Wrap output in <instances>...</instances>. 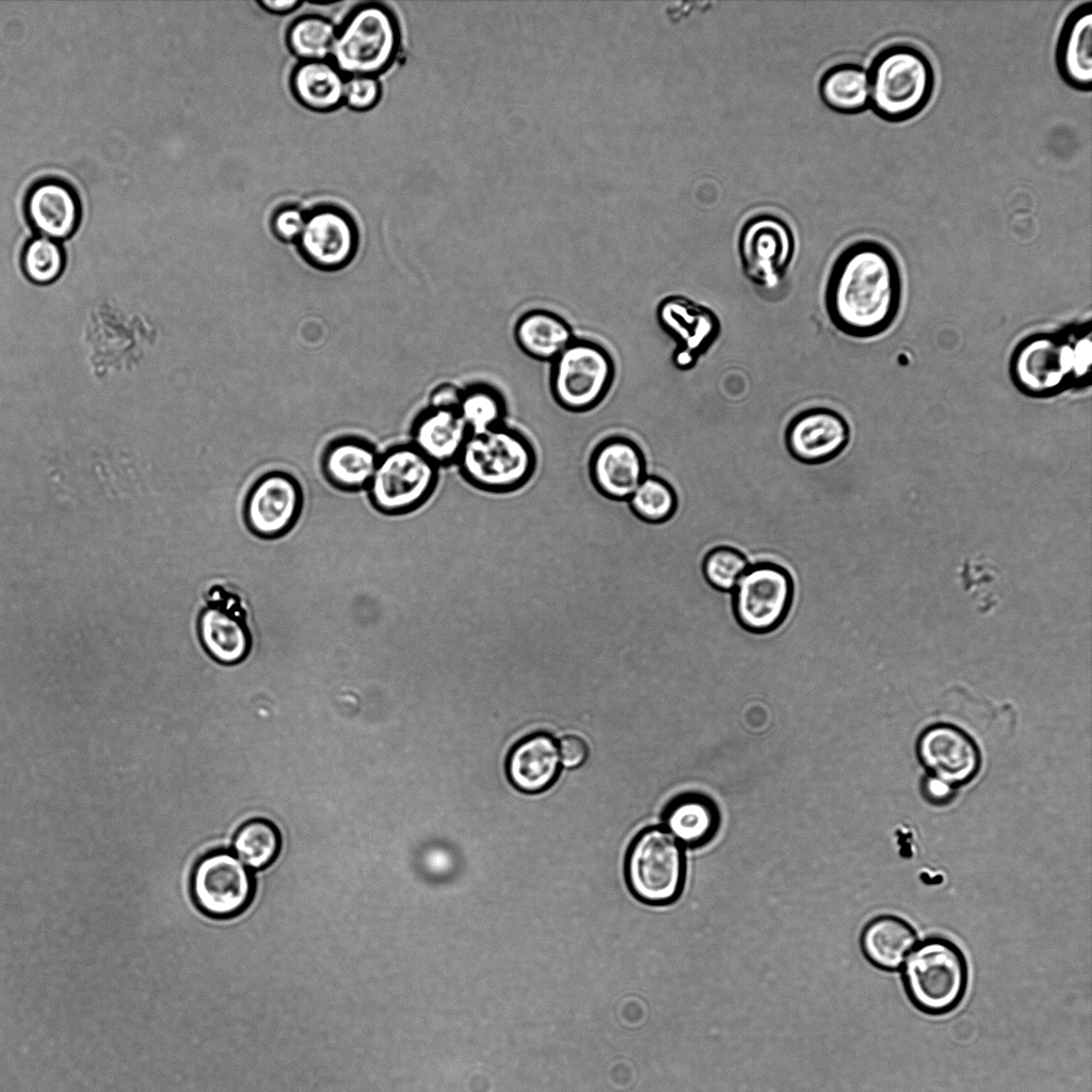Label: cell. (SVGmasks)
Masks as SVG:
<instances>
[{
  "instance_id": "cell-1",
  "label": "cell",
  "mask_w": 1092,
  "mask_h": 1092,
  "mask_svg": "<svg viewBox=\"0 0 1092 1092\" xmlns=\"http://www.w3.org/2000/svg\"><path fill=\"white\" fill-rule=\"evenodd\" d=\"M902 279L893 253L874 240L848 245L834 260L824 289L826 315L840 333L871 338L897 319Z\"/></svg>"
},
{
  "instance_id": "cell-30",
  "label": "cell",
  "mask_w": 1092,
  "mask_h": 1092,
  "mask_svg": "<svg viewBox=\"0 0 1092 1092\" xmlns=\"http://www.w3.org/2000/svg\"><path fill=\"white\" fill-rule=\"evenodd\" d=\"M280 842L279 831L272 821L255 818L236 831L232 849L246 867L259 870L273 863L280 850Z\"/></svg>"
},
{
  "instance_id": "cell-20",
  "label": "cell",
  "mask_w": 1092,
  "mask_h": 1092,
  "mask_svg": "<svg viewBox=\"0 0 1092 1092\" xmlns=\"http://www.w3.org/2000/svg\"><path fill=\"white\" fill-rule=\"evenodd\" d=\"M25 211L41 236L55 241L68 238L78 227L81 215L75 190L58 178L35 182L27 193Z\"/></svg>"
},
{
  "instance_id": "cell-28",
  "label": "cell",
  "mask_w": 1092,
  "mask_h": 1092,
  "mask_svg": "<svg viewBox=\"0 0 1092 1092\" xmlns=\"http://www.w3.org/2000/svg\"><path fill=\"white\" fill-rule=\"evenodd\" d=\"M290 81L294 97L309 110L326 112L343 101V74L326 60L301 62Z\"/></svg>"
},
{
  "instance_id": "cell-34",
  "label": "cell",
  "mask_w": 1092,
  "mask_h": 1092,
  "mask_svg": "<svg viewBox=\"0 0 1092 1092\" xmlns=\"http://www.w3.org/2000/svg\"><path fill=\"white\" fill-rule=\"evenodd\" d=\"M65 267V255L60 243L38 236L30 239L21 254V268L32 283L47 285L60 277Z\"/></svg>"
},
{
  "instance_id": "cell-19",
  "label": "cell",
  "mask_w": 1092,
  "mask_h": 1092,
  "mask_svg": "<svg viewBox=\"0 0 1092 1092\" xmlns=\"http://www.w3.org/2000/svg\"><path fill=\"white\" fill-rule=\"evenodd\" d=\"M588 468L598 493L616 501H627L647 476L641 446L621 434L608 435L593 445Z\"/></svg>"
},
{
  "instance_id": "cell-36",
  "label": "cell",
  "mask_w": 1092,
  "mask_h": 1092,
  "mask_svg": "<svg viewBox=\"0 0 1092 1092\" xmlns=\"http://www.w3.org/2000/svg\"><path fill=\"white\" fill-rule=\"evenodd\" d=\"M381 84L371 76H353L346 80L343 101L355 111L373 108L381 98Z\"/></svg>"
},
{
  "instance_id": "cell-14",
  "label": "cell",
  "mask_w": 1092,
  "mask_h": 1092,
  "mask_svg": "<svg viewBox=\"0 0 1092 1092\" xmlns=\"http://www.w3.org/2000/svg\"><path fill=\"white\" fill-rule=\"evenodd\" d=\"M656 320L675 341L672 363L681 371L693 369L721 333L720 319L712 309L678 294L659 302Z\"/></svg>"
},
{
  "instance_id": "cell-8",
  "label": "cell",
  "mask_w": 1092,
  "mask_h": 1092,
  "mask_svg": "<svg viewBox=\"0 0 1092 1092\" xmlns=\"http://www.w3.org/2000/svg\"><path fill=\"white\" fill-rule=\"evenodd\" d=\"M439 467L412 444L398 445L381 454L367 487L372 507L386 515H404L432 497Z\"/></svg>"
},
{
  "instance_id": "cell-22",
  "label": "cell",
  "mask_w": 1092,
  "mask_h": 1092,
  "mask_svg": "<svg viewBox=\"0 0 1092 1092\" xmlns=\"http://www.w3.org/2000/svg\"><path fill=\"white\" fill-rule=\"evenodd\" d=\"M1055 64L1072 89H1092V1L1074 7L1065 17L1056 43Z\"/></svg>"
},
{
  "instance_id": "cell-21",
  "label": "cell",
  "mask_w": 1092,
  "mask_h": 1092,
  "mask_svg": "<svg viewBox=\"0 0 1092 1092\" xmlns=\"http://www.w3.org/2000/svg\"><path fill=\"white\" fill-rule=\"evenodd\" d=\"M560 765L557 740L540 732L524 737L511 748L504 769L514 789L536 794L555 784L561 771Z\"/></svg>"
},
{
  "instance_id": "cell-4",
  "label": "cell",
  "mask_w": 1092,
  "mask_h": 1092,
  "mask_svg": "<svg viewBox=\"0 0 1092 1092\" xmlns=\"http://www.w3.org/2000/svg\"><path fill=\"white\" fill-rule=\"evenodd\" d=\"M537 464L533 443L518 429L502 423L468 437L454 464L462 478L478 491L508 494L532 478Z\"/></svg>"
},
{
  "instance_id": "cell-13",
  "label": "cell",
  "mask_w": 1092,
  "mask_h": 1092,
  "mask_svg": "<svg viewBox=\"0 0 1092 1092\" xmlns=\"http://www.w3.org/2000/svg\"><path fill=\"white\" fill-rule=\"evenodd\" d=\"M303 503V488L292 475L268 471L254 482L245 497L244 523L260 539H278L294 527Z\"/></svg>"
},
{
  "instance_id": "cell-3",
  "label": "cell",
  "mask_w": 1092,
  "mask_h": 1092,
  "mask_svg": "<svg viewBox=\"0 0 1092 1092\" xmlns=\"http://www.w3.org/2000/svg\"><path fill=\"white\" fill-rule=\"evenodd\" d=\"M900 978L908 1000L918 1012L944 1016L953 1012L966 996L968 962L953 941L932 935L915 945Z\"/></svg>"
},
{
  "instance_id": "cell-32",
  "label": "cell",
  "mask_w": 1092,
  "mask_h": 1092,
  "mask_svg": "<svg viewBox=\"0 0 1092 1092\" xmlns=\"http://www.w3.org/2000/svg\"><path fill=\"white\" fill-rule=\"evenodd\" d=\"M337 29L327 18L307 15L294 20L287 32V45L302 62L325 61L333 48Z\"/></svg>"
},
{
  "instance_id": "cell-27",
  "label": "cell",
  "mask_w": 1092,
  "mask_h": 1092,
  "mask_svg": "<svg viewBox=\"0 0 1092 1092\" xmlns=\"http://www.w3.org/2000/svg\"><path fill=\"white\" fill-rule=\"evenodd\" d=\"M518 348L529 357L551 363L576 338L560 315L542 308L524 312L514 326Z\"/></svg>"
},
{
  "instance_id": "cell-2",
  "label": "cell",
  "mask_w": 1092,
  "mask_h": 1092,
  "mask_svg": "<svg viewBox=\"0 0 1092 1092\" xmlns=\"http://www.w3.org/2000/svg\"><path fill=\"white\" fill-rule=\"evenodd\" d=\"M869 107L883 121L901 123L917 116L930 102L935 75L919 48L896 43L881 49L868 71Z\"/></svg>"
},
{
  "instance_id": "cell-40",
  "label": "cell",
  "mask_w": 1092,
  "mask_h": 1092,
  "mask_svg": "<svg viewBox=\"0 0 1092 1092\" xmlns=\"http://www.w3.org/2000/svg\"><path fill=\"white\" fill-rule=\"evenodd\" d=\"M956 788L931 776H927L921 783L924 797L932 804H945L954 796Z\"/></svg>"
},
{
  "instance_id": "cell-26",
  "label": "cell",
  "mask_w": 1092,
  "mask_h": 1092,
  "mask_svg": "<svg viewBox=\"0 0 1092 1092\" xmlns=\"http://www.w3.org/2000/svg\"><path fill=\"white\" fill-rule=\"evenodd\" d=\"M380 455L367 440L337 438L324 450L321 467L327 482L344 492L367 489Z\"/></svg>"
},
{
  "instance_id": "cell-10",
  "label": "cell",
  "mask_w": 1092,
  "mask_h": 1092,
  "mask_svg": "<svg viewBox=\"0 0 1092 1092\" xmlns=\"http://www.w3.org/2000/svg\"><path fill=\"white\" fill-rule=\"evenodd\" d=\"M793 597V579L786 567L771 561L755 562L732 592L734 616L751 633H770L786 621Z\"/></svg>"
},
{
  "instance_id": "cell-17",
  "label": "cell",
  "mask_w": 1092,
  "mask_h": 1092,
  "mask_svg": "<svg viewBox=\"0 0 1092 1092\" xmlns=\"http://www.w3.org/2000/svg\"><path fill=\"white\" fill-rule=\"evenodd\" d=\"M851 429L847 419L829 407H810L787 423L783 441L788 454L807 465L836 460L848 447Z\"/></svg>"
},
{
  "instance_id": "cell-41",
  "label": "cell",
  "mask_w": 1092,
  "mask_h": 1092,
  "mask_svg": "<svg viewBox=\"0 0 1092 1092\" xmlns=\"http://www.w3.org/2000/svg\"><path fill=\"white\" fill-rule=\"evenodd\" d=\"M262 9L274 14H286L296 10L302 1L299 0H262L257 2Z\"/></svg>"
},
{
  "instance_id": "cell-18",
  "label": "cell",
  "mask_w": 1092,
  "mask_h": 1092,
  "mask_svg": "<svg viewBox=\"0 0 1092 1092\" xmlns=\"http://www.w3.org/2000/svg\"><path fill=\"white\" fill-rule=\"evenodd\" d=\"M296 244L301 256L311 267L337 271L353 260L358 236L349 214L336 207L323 206L306 215Z\"/></svg>"
},
{
  "instance_id": "cell-37",
  "label": "cell",
  "mask_w": 1092,
  "mask_h": 1092,
  "mask_svg": "<svg viewBox=\"0 0 1092 1092\" xmlns=\"http://www.w3.org/2000/svg\"><path fill=\"white\" fill-rule=\"evenodd\" d=\"M306 214L295 207L279 209L272 219L271 226L277 239L284 242H298L304 225Z\"/></svg>"
},
{
  "instance_id": "cell-24",
  "label": "cell",
  "mask_w": 1092,
  "mask_h": 1092,
  "mask_svg": "<svg viewBox=\"0 0 1092 1092\" xmlns=\"http://www.w3.org/2000/svg\"><path fill=\"white\" fill-rule=\"evenodd\" d=\"M918 943L915 928L895 914H880L869 919L860 934V948L874 968L897 971Z\"/></svg>"
},
{
  "instance_id": "cell-5",
  "label": "cell",
  "mask_w": 1092,
  "mask_h": 1092,
  "mask_svg": "<svg viewBox=\"0 0 1092 1092\" xmlns=\"http://www.w3.org/2000/svg\"><path fill=\"white\" fill-rule=\"evenodd\" d=\"M624 876L640 902L671 905L680 898L686 883L685 848L664 826L644 828L627 849Z\"/></svg>"
},
{
  "instance_id": "cell-15",
  "label": "cell",
  "mask_w": 1092,
  "mask_h": 1092,
  "mask_svg": "<svg viewBox=\"0 0 1092 1092\" xmlns=\"http://www.w3.org/2000/svg\"><path fill=\"white\" fill-rule=\"evenodd\" d=\"M207 607L198 616L197 631L204 649L220 664L235 665L248 656L253 637L240 598L221 587L211 588Z\"/></svg>"
},
{
  "instance_id": "cell-33",
  "label": "cell",
  "mask_w": 1092,
  "mask_h": 1092,
  "mask_svg": "<svg viewBox=\"0 0 1092 1092\" xmlns=\"http://www.w3.org/2000/svg\"><path fill=\"white\" fill-rule=\"evenodd\" d=\"M636 517L647 524H663L677 509L674 488L663 479L647 475L627 500Z\"/></svg>"
},
{
  "instance_id": "cell-38",
  "label": "cell",
  "mask_w": 1092,
  "mask_h": 1092,
  "mask_svg": "<svg viewBox=\"0 0 1092 1092\" xmlns=\"http://www.w3.org/2000/svg\"><path fill=\"white\" fill-rule=\"evenodd\" d=\"M560 762L566 770L581 767L589 757V746L583 738L576 734H565L558 742Z\"/></svg>"
},
{
  "instance_id": "cell-39",
  "label": "cell",
  "mask_w": 1092,
  "mask_h": 1092,
  "mask_svg": "<svg viewBox=\"0 0 1092 1092\" xmlns=\"http://www.w3.org/2000/svg\"><path fill=\"white\" fill-rule=\"evenodd\" d=\"M463 394V387L445 382L435 386L429 395V407L439 410L457 411Z\"/></svg>"
},
{
  "instance_id": "cell-35",
  "label": "cell",
  "mask_w": 1092,
  "mask_h": 1092,
  "mask_svg": "<svg viewBox=\"0 0 1092 1092\" xmlns=\"http://www.w3.org/2000/svg\"><path fill=\"white\" fill-rule=\"evenodd\" d=\"M750 565V561L739 549L719 545L705 555L702 572L711 588L732 593Z\"/></svg>"
},
{
  "instance_id": "cell-25",
  "label": "cell",
  "mask_w": 1092,
  "mask_h": 1092,
  "mask_svg": "<svg viewBox=\"0 0 1092 1092\" xmlns=\"http://www.w3.org/2000/svg\"><path fill=\"white\" fill-rule=\"evenodd\" d=\"M720 812L708 796L688 791L671 799L663 812V826L684 848L697 849L709 844L720 826Z\"/></svg>"
},
{
  "instance_id": "cell-29",
  "label": "cell",
  "mask_w": 1092,
  "mask_h": 1092,
  "mask_svg": "<svg viewBox=\"0 0 1092 1092\" xmlns=\"http://www.w3.org/2000/svg\"><path fill=\"white\" fill-rule=\"evenodd\" d=\"M823 102L841 113H858L869 107L868 76L855 63H842L824 73L819 83Z\"/></svg>"
},
{
  "instance_id": "cell-7",
  "label": "cell",
  "mask_w": 1092,
  "mask_h": 1092,
  "mask_svg": "<svg viewBox=\"0 0 1092 1092\" xmlns=\"http://www.w3.org/2000/svg\"><path fill=\"white\" fill-rule=\"evenodd\" d=\"M1015 388L1033 399H1047L1077 388L1072 330L1038 332L1018 341L1009 360Z\"/></svg>"
},
{
  "instance_id": "cell-6",
  "label": "cell",
  "mask_w": 1092,
  "mask_h": 1092,
  "mask_svg": "<svg viewBox=\"0 0 1092 1092\" xmlns=\"http://www.w3.org/2000/svg\"><path fill=\"white\" fill-rule=\"evenodd\" d=\"M400 45L398 21L376 2L353 9L336 32L333 64L346 75L374 77L394 62Z\"/></svg>"
},
{
  "instance_id": "cell-31",
  "label": "cell",
  "mask_w": 1092,
  "mask_h": 1092,
  "mask_svg": "<svg viewBox=\"0 0 1092 1092\" xmlns=\"http://www.w3.org/2000/svg\"><path fill=\"white\" fill-rule=\"evenodd\" d=\"M457 413L471 434L481 433L505 423L507 402L493 385L471 383L463 387Z\"/></svg>"
},
{
  "instance_id": "cell-9",
  "label": "cell",
  "mask_w": 1092,
  "mask_h": 1092,
  "mask_svg": "<svg viewBox=\"0 0 1092 1092\" xmlns=\"http://www.w3.org/2000/svg\"><path fill=\"white\" fill-rule=\"evenodd\" d=\"M550 365L552 398L563 410L574 413L595 408L609 392L615 375L609 351L584 338L576 337Z\"/></svg>"
},
{
  "instance_id": "cell-12",
  "label": "cell",
  "mask_w": 1092,
  "mask_h": 1092,
  "mask_svg": "<svg viewBox=\"0 0 1092 1092\" xmlns=\"http://www.w3.org/2000/svg\"><path fill=\"white\" fill-rule=\"evenodd\" d=\"M191 886L196 905L216 918L242 913L250 905L254 893L253 877L247 867L226 850L213 851L197 863Z\"/></svg>"
},
{
  "instance_id": "cell-16",
  "label": "cell",
  "mask_w": 1092,
  "mask_h": 1092,
  "mask_svg": "<svg viewBox=\"0 0 1092 1092\" xmlns=\"http://www.w3.org/2000/svg\"><path fill=\"white\" fill-rule=\"evenodd\" d=\"M916 755L928 776L957 788L979 773L981 755L974 739L949 723L932 724L919 734Z\"/></svg>"
},
{
  "instance_id": "cell-23",
  "label": "cell",
  "mask_w": 1092,
  "mask_h": 1092,
  "mask_svg": "<svg viewBox=\"0 0 1092 1092\" xmlns=\"http://www.w3.org/2000/svg\"><path fill=\"white\" fill-rule=\"evenodd\" d=\"M457 411L427 407L415 418L412 445L440 467L454 465L470 436Z\"/></svg>"
},
{
  "instance_id": "cell-11",
  "label": "cell",
  "mask_w": 1092,
  "mask_h": 1092,
  "mask_svg": "<svg viewBox=\"0 0 1092 1092\" xmlns=\"http://www.w3.org/2000/svg\"><path fill=\"white\" fill-rule=\"evenodd\" d=\"M794 252L793 232L778 216L758 214L741 228L738 240L741 269L757 287L776 288L785 277Z\"/></svg>"
}]
</instances>
